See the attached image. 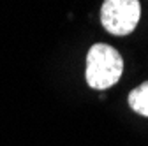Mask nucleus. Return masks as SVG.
Listing matches in <instances>:
<instances>
[{"instance_id": "obj_1", "label": "nucleus", "mask_w": 148, "mask_h": 146, "mask_svg": "<svg viewBox=\"0 0 148 146\" xmlns=\"http://www.w3.org/2000/svg\"><path fill=\"white\" fill-rule=\"evenodd\" d=\"M123 72L120 53L108 44H94L86 55V83L95 90H106L118 83Z\"/></svg>"}, {"instance_id": "obj_2", "label": "nucleus", "mask_w": 148, "mask_h": 146, "mask_svg": "<svg viewBox=\"0 0 148 146\" xmlns=\"http://www.w3.org/2000/svg\"><path fill=\"white\" fill-rule=\"evenodd\" d=\"M141 16L139 0H104L101 9V23L113 35L131 33Z\"/></svg>"}, {"instance_id": "obj_3", "label": "nucleus", "mask_w": 148, "mask_h": 146, "mask_svg": "<svg viewBox=\"0 0 148 146\" xmlns=\"http://www.w3.org/2000/svg\"><path fill=\"white\" fill-rule=\"evenodd\" d=\"M129 106H131L136 113L148 116V81L139 85L129 93Z\"/></svg>"}]
</instances>
